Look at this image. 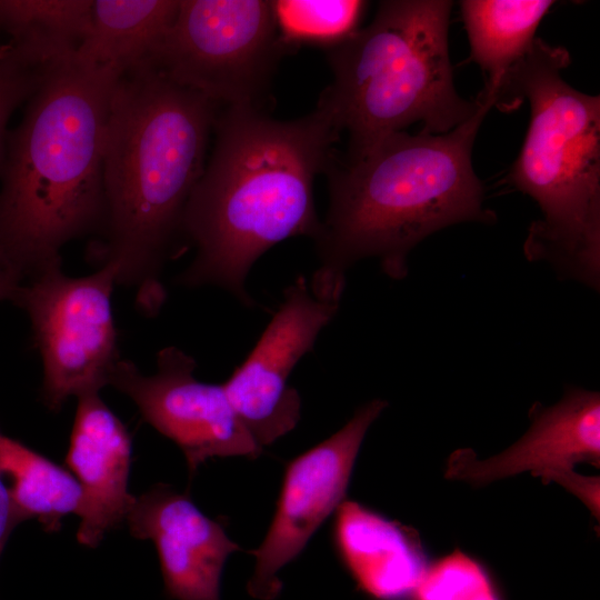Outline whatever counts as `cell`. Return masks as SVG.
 Returning <instances> with one entry per match:
<instances>
[{"label":"cell","mask_w":600,"mask_h":600,"mask_svg":"<svg viewBox=\"0 0 600 600\" xmlns=\"http://www.w3.org/2000/svg\"><path fill=\"white\" fill-rule=\"evenodd\" d=\"M213 129L211 158L180 226L196 257L178 282L221 287L252 307L246 280L253 263L288 238L319 236L313 181L326 173L340 132L319 108L284 121L253 107H224Z\"/></svg>","instance_id":"cell-1"},{"label":"cell","mask_w":600,"mask_h":600,"mask_svg":"<svg viewBox=\"0 0 600 600\" xmlns=\"http://www.w3.org/2000/svg\"><path fill=\"white\" fill-rule=\"evenodd\" d=\"M444 133L398 131L367 147L333 156L328 176L329 207L314 239L319 267L309 287L319 299L340 302L346 272L377 258L399 280L409 252L431 233L464 221L496 219L483 207V186L472 167V147L492 99Z\"/></svg>","instance_id":"cell-2"},{"label":"cell","mask_w":600,"mask_h":600,"mask_svg":"<svg viewBox=\"0 0 600 600\" xmlns=\"http://www.w3.org/2000/svg\"><path fill=\"white\" fill-rule=\"evenodd\" d=\"M218 104L156 68L118 79L103 146L106 214L90 256L113 264L147 316L167 294L161 274L188 199L203 173Z\"/></svg>","instance_id":"cell-3"},{"label":"cell","mask_w":600,"mask_h":600,"mask_svg":"<svg viewBox=\"0 0 600 600\" xmlns=\"http://www.w3.org/2000/svg\"><path fill=\"white\" fill-rule=\"evenodd\" d=\"M119 78L74 54L56 61L8 131L0 253L24 278L61 264L67 242L102 227L106 123Z\"/></svg>","instance_id":"cell-4"},{"label":"cell","mask_w":600,"mask_h":600,"mask_svg":"<svg viewBox=\"0 0 600 600\" xmlns=\"http://www.w3.org/2000/svg\"><path fill=\"white\" fill-rule=\"evenodd\" d=\"M570 54L534 39L508 71L494 107L516 109L523 100L530 122L507 182L530 196L541 218L529 228L523 250L561 274L599 288L600 97L583 93L562 77Z\"/></svg>","instance_id":"cell-5"},{"label":"cell","mask_w":600,"mask_h":600,"mask_svg":"<svg viewBox=\"0 0 600 600\" xmlns=\"http://www.w3.org/2000/svg\"><path fill=\"white\" fill-rule=\"evenodd\" d=\"M452 2L381 1L370 24L328 50L333 73L319 99L341 133L347 152L422 123L444 133L478 109L454 88L448 30Z\"/></svg>","instance_id":"cell-6"},{"label":"cell","mask_w":600,"mask_h":600,"mask_svg":"<svg viewBox=\"0 0 600 600\" xmlns=\"http://www.w3.org/2000/svg\"><path fill=\"white\" fill-rule=\"evenodd\" d=\"M284 53L270 1L180 0L154 68L218 106L259 109Z\"/></svg>","instance_id":"cell-7"},{"label":"cell","mask_w":600,"mask_h":600,"mask_svg":"<svg viewBox=\"0 0 600 600\" xmlns=\"http://www.w3.org/2000/svg\"><path fill=\"white\" fill-rule=\"evenodd\" d=\"M114 284L117 268L110 263L79 278L56 264L22 283L14 301L30 319L49 409L109 386L121 359L111 303Z\"/></svg>","instance_id":"cell-8"},{"label":"cell","mask_w":600,"mask_h":600,"mask_svg":"<svg viewBox=\"0 0 600 600\" xmlns=\"http://www.w3.org/2000/svg\"><path fill=\"white\" fill-rule=\"evenodd\" d=\"M196 368L190 354L171 346L159 351L157 371L150 376L120 359L109 386L127 394L142 418L181 449L190 472L209 458L260 456L262 448L237 414L223 384L198 380Z\"/></svg>","instance_id":"cell-9"},{"label":"cell","mask_w":600,"mask_h":600,"mask_svg":"<svg viewBox=\"0 0 600 600\" xmlns=\"http://www.w3.org/2000/svg\"><path fill=\"white\" fill-rule=\"evenodd\" d=\"M387 404L381 399L369 401L339 431L287 464L271 524L250 552L256 558L247 584L251 597L272 600L280 593L279 571L344 501L363 438Z\"/></svg>","instance_id":"cell-10"},{"label":"cell","mask_w":600,"mask_h":600,"mask_svg":"<svg viewBox=\"0 0 600 600\" xmlns=\"http://www.w3.org/2000/svg\"><path fill=\"white\" fill-rule=\"evenodd\" d=\"M340 302L317 298L303 276L283 291V300L257 344L224 382L237 414L263 448L296 428L301 416L299 392L288 379L330 323Z\"/></svg>","instance_id":"cell-11"},{"label":"cell","mask_w":600,"mask_h":600,"mask_svg":"<svg viewBox=\"0 0 600 600\" xmlns=\"http://www.w3.org/2000/svg\"><path fill=\"white\" fill-rule=\"evenodd\" d=\"M126 522L158 551L166 594L174 600H220L228 557L240 550L223 527L167 484L136 497Z\"/></svg>","instance_id":"cell-12"},{"label":"cell","mask_w":600,"mask_h":600,"mask_svg":"<svg viewBox=\"0 0 600 600\" xmlns=\"http://www.w3.org/2000/svg\"><path fill=\"white\" fill-rule=\"evenodd\" d=\"M599 461V393L570 389L557 404L532 408L529 430L506 451L487 460H478L469 449L453 452L446 478L479 486L530 471L564 486L576 474V463Z\"/></svg>","instance_id":"cell-13"},{"label":"cell","mask_w":600,"mask_h":600,"mask_svg":"<svg viewBox=\"0 0 600 600\" xmlns=\"http://www.w3.org/2000/svg\"><path fill=\"white\" fill-rule=\"evenodd\" d=\"M131 438L99 392L78 398L66 467L83 492L79 543L94 548L126 521L136 497L128 491Z\"/></svg>","instance_id":"cell-14"},{"label":"cell","mask_w":600,"mask_h":600,"mask_svg":"<svg viewBox=\"0 0 600 600\" xmlns=\"http://www.w3.org/2000/svg\"><path fill=\"white\" fill-rule=\"evenodd\" d=\"M336 512L334 549L358 584L378 600L411 597L429 566L416 533L354 501Z\"/></svg>","instance_id":"cell-15"},{"label":"cell","mask_w":600,"mask_h":600,"mask_svg":"<svg viewBox=\"0 0 600 600\" xmlns=\"http://www.w3.org/2000/svg\"><path fill=\"white\" fill-rule=\"evenodd\" d=\"M180 0H94L74 58L118 77L154 68Z\"/></svg>","instance_id":"cell-16"},{"label":"cell","mask_w":600,"mask_h":600,"mask_svg":"<svg viewBox=\"0 0 600 600\" xmlns=\"http://www.w3.org/2000/svg\"><path fill=\"white\" fill-rule=\"evenodd\" d=\"M553 4L550 0L460 1L470 60L484 72L482 92L493 101L508 71L529 50L537 28Z\"/></svg>","instance_id":"cell-17"},{"label":"cell","mask_w":600,"mask_h":600,"mask_svg":"<svg viewBox=\"0 0 600 600\" xmlns=\"http://www.w3.org/2000/svg\"><path fill=\"white\" fill-rule=\"evenodd\" d=\"M0 474L12 481L8 489L22 521L34 518L46 531L57 532L63 517L81 513L83 492L76 477L1 432Z\"/></svg>","instance_id":"cell-18"},{"label":"cell","mask_w":600,"mask_h":600,"mask_svg":"<svg viewBox=\"0 0 600 600\" xmlns=\"http://www.w3.org/2000/svg\"><path fill=\"white\" fill-rule=\"evenodd\" d=\"M92 0H0V39L54 62L73 56L89 26Z\"/></svg>","instance_id":"cell-19"},{"label":"cell","mask_w":600,"mask_h":600,"mask_svg":"<svg viewBox=\"0 0 600 600\" xmlns=\"http://www.w3.org/2000/svg\"><path fill=\"white\" fill-rule=\"evenodd\" d=\"M278 36L287 52L302 44L331 48L357 30L368 7L361 0L270 1Z\"/></svg>","instance_id":"cell-20"},{"label":"cell","mask_w":600,"mask_h":600,"mask_svg":"<svg viewBox=\"0 0 600 600\" xmlns=\"http://www.w3.org/2000/svg\"><path fill=\"white\" fill-rule=\"evenodd\" d=\"M411 597L413 600H500L487 570L458 550L428 566Z\"/></svg>","instance_id":"cell-21"},{"label":"cell","mask_w":600,"mask_h":600,"mask_svg":"<svg viewBox=\"0 0 600 600\" xmlns=\"http://www.w3.org/2000/svg\"><path fill=\"white\" fill-rule=\"evenodd\" d=\"M52 63L33 50L0 39V167L11 116L38 89Z\"/></svg>","instance_id":"cell-22"},{"label":"cell","mask_w":600,"mask_h":600,"mask_svg":"<svg viewBox=\"0 0 600 600\" xmlns=\"http://www.w3.org/2000/svg\"><path fill=\"white\" fill-rule=\"evenodd\" d=\"M20 522L22 520L13 506L9 489L3 483L2 476L0 474V557L11 532Z\"/></svg>","instance_id":"cell-23"},{"label":"cell","mask_w":600,"mask_h":600,"mask_svg":"<svg viewBox=\"0 0 600 600\" xmlns=\"http://www.w3.org/2000/svg\"><path fill=\"white\" fill-rule=\"evenodd\" d=\"M23 282V274L0 253V300L14 301Z\"/></svg>","instance_id":"cell-24"}]
</instances>
